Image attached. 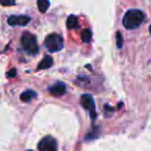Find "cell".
I'll list each match as a JSON object with an SVG mask.
<instances>
[{"label":"cell","mask_w":151,"mask_h":151,"mask_svg":"<svg viewBox=\"0 0 151 151\" xmlns=\"http://www.w3.org/2000/svg\"><path fill=\"white\" fill-rule=\"evenodd\" d=\"M45 47L48 49V51L52 53L58 52L64 46V42L61 35L57 33H51L45 38Z\"/></svg>","instance_id":"3"},{"label":"cell","mask_w":151,"mask_h":151,"mask_svg":"<svg viewBox=\"0 0 151 151\" xmlns=\"http://www.w3.org/2000/svg\"><path fill=\"white\" fill-rule=\"evenodd\" d=\"M81 105L86 110H88L89 113H90V116L94 120L95 117H96V112H95V105L93 97L90 94H83L81 96Z\"/></svg>","instance_id":"5"},{"label":"cell","mask_w":151,"mask_h":151,"mask_svg":"<svg viewBox=\"0 0 151 151\" xmlns=\"http://www.w3.org/2000/svg\"><path fill=\"white\" fill-rule=\"evenodd\" d=\"M91 38H92V34H91V31L89 29H84L81 33V40H82L83 42L85 44H88L90 42Z\"/></svg>","instance_id":"12"},{"label":"cell","mask_w":151,"mask_h":151,"mask_svg":"<svg viewBox=\"0 0 151 151\" xmlns=\"http://www.w3.org/2000/svg\"><path fill=\"white\" fill-rule=\"evenodd\" d=\"M116 42H117L118 48H122V45H123V40H122V35L119 31L116 33Z\"/></svg>","instance_id":"13"},{"label":"cell","mask_w":151,"mask_h":151,"mask_svg":"<svg viewBox=\"0 0 151 151\" xmlns=\"http://www.w3.org/2000/svg\"><path fill=\"white\" fill-rule=\"evenodd\" d=\"M30 20L28 16H11L7 19V23L11 26H26Z\"/></svg>","instance_id":"6"},{"label":"cell","mask_w":151,"mask_h":151,"mask_svg":"<svg viewBox=\"0 0 151 151\" xmlns=\"http://www.w3.org/2000/svg\"><path fill=\"white\" fill-rule=\"evenodd\" d=\"M65 91H66V87L61 82L56 83V84H54L49 88V92L52 95H54V96H61V95L64 94Z\"/></svg>","instance_id":"7"},{"label":"cell","mask_w":151,"mask_h":151,"mask_svg":"<svg viewBox=\"0 0 151 151\" xmlns=\"http://www.w3.org/2000/svg\"><path fill=\"white\" fill-rule=\"evenodd\" d=\"M66 26L68 29H75V28H79V19L77 16L70 15L67 18Z\"/></svg>","instance_id":"10"},{"label":"cell","mask_w":151,"mask_h":151,"mask_svg":"<svg viewBox=\"0 0 151 151\" xmlns=\"http://www.w3.org/2000/svg\"><path fill=\"white\" fill-rule=\"evenodd\" d=\"M21 45L26 53L29 55H36L38 53V45L36 37L29 32H24L21 36Z\"/></svg>","instance_id":"2"},{"label":"cell","mask_w":151,"mask_h":151,"mask_svg":"<svg viewBox=\"0 0 151 151\" xmlns=\"http://www.w3.org/2000/svg\"><path fill=\"white\" fill-rule=\"evenodd\" d=\"M27 151H32V150H27Z\"/></svg>","instance_id":"17"},{"label":"cell","mask_w":151,"mask_h":151,"mask_svg":"<svg viewBox=\"0 0 151 151\" xmlns=\"http://www.w3.org/2000/svg\"><path fill=\"white\" fill-rule=\"evenodd\" d=\"M16 75H17V71H16V69H11V70L7 73V78H14Z\"/></svg>","instance_id":"15"},{"label":"cell","mask_w":151,"mask_h":151,"mask_svg":"<svg viewBox=\"0 0 151 151\" xmlns=\"http://www.w3.org/2000/svg\"><path fill=\"white\" fill-rule=\"evenodd\" d=\"M145 20V14L140 9H129L125 13L122 20L124 28L127 30L137 29Z\"/></svg>","instance_id":"1"},{"label":"cell","mask_w":151,"mask_h":151,"mask_svg":"<svg viewBox=\"0 0 151 151\" xmlns=\"http://www.w3.org/2000/svg\"><path fill=\"white\" fill-rule=\"evenodd\" d=\"M36 96V92L33 90H26V91H23L20 95V99H21L22 101L24 103H29L31 101V99H33L34 97Z\"/></svg>","instance_id":"8"},{"label":"cell","mask_w":151,"mask_h":151,"mask_svg":"<svg viewBox=\"0 0 151 151\" xmlns=\"http://www.w3.org/2000/svg\"><path fill=\"white\" fill-rule=\"evenodd\" d=\"M49 6H50V1L49 0H37V7L40 13H46Z\"/></svg>","instance_id":"11"},{"label":"cell","mask_w":151,"mask_h":151,"mask_svg":"<svg viewBox=\"0 0 151 151\" xmlns=\"http://www.w3.org/2000/svg\"><path fill=\"white\" fill-rule=\"evenodd\" d=\"M40 151H57V142L52 136H46L38 142Z\"/></svg>","instance_id":"4"},{"label":"cell","mask_w":151,"mask_h":151,"mask_svg":"<svg viewBox=\"0 0 151 151\" xmlns=\"http://www.w3.org/2000/svg\"><path fill=\"white\" fill-rule=\"evenodd\" d=\"M1 1V4L7 6V5H14L15 4V0H0Z\"/></svg>","instance_id":"14"},{"label":"cell","mask_w":151,"mask_h":151,"mask_svg":"<svg viewBox=\"0 0 151 151\" xmlns=\"http://www.w3.org/2000/svg\"><path fill=\"white\" fill-rule=\"evenodd\" d=\"M53 65V58L51 56H45V58L38 63L37 69H47L52 67Z\"/></svg>","instance_id":"9"},{"label":"cell","mask_w":151,"mask_h":151,"mask_svg":"<svg viewBox=\"0 0 151 151\" xmlns=\"http://www.w3.org/2000/svg\"><path fill=\"white\" fill-rule=\"evenodd\" d=\"M149 32H150V34H151V25H150V28H149Z\"/></svg>","instance_id":"16"}]
</instances>
